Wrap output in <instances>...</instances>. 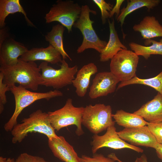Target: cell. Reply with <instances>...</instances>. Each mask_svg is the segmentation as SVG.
<instances>
[{
  "label": "cell",
  "mask_w": 162,
  "mask_h": 162,
  "mask_svg": "<svg viewBox=\"0 0 162 162\" xmlns=\"http://www.w3.org/2000/svg\"><path fill=\"white\" fill-rule=\"evenodd\" d=\"M15 162H48L43 158L33 156L26 153L21 154L15 160Z\"/></svg>",
  "instance_id": "30"
},
{
  "label": "cell",
  "mask_w": 162,
  "mask_h": 162,
  "mask_svg": "<svg viewBox=\"0 0 162 162\" xmlns=\"http://www.w3.org/2000/svg\"><path fill=\"white\" fill-rule=\"evenodd\" d=\"M0 162H15V160L14 158H7L0 156Z\"/></svg>",
  "instance_id": "35"
},
{
  "label": "cell",
  "mask_w": 162,
  "mask_h": 162,
  "mask_svg": "<svg viewBox=\"0 0 162 162\" xmlns=\"http://www.w3.org/2000/svg\"><path fill=\"white\" fill-rule=\"evenodd\" d=\"M10 37L8 28L5 26L0 29V46L4 41Z\"/></svg>",
  "instance_id": "32"
},
{
  "label": "cell",
  "mask_w": 162,
  "mask_h": 162,
  "mask_svg": "<svg viewBox=\"0 0 162 162\" xmlns=\"http://www.w3.org/2000/svg\"><path fill=\"white\" fill-rule=\"evenodd\" d=\"M83 107H75L73 104L71 98L67 99L64 106L53 112H48L49 118L52 127L57 131L70 125L76 127L75 131L78 136L84 133L82 125Z\"/></svg>",
  "instance_id": "6"
},
{
  "label": "cell",
  "mask_w": 162,
  "mask_h": 162,
  "mask_svg": "<svg viewBox=\"0 0 162 162\" xmlns=\"http://www.w3.org/2000/svg\"><path fill=\"white\" fill-rule=\"evenodd\" d=\"M10 91L14 95L15 101V109L14 112L4 125V128L6 132L11 131L18 123L17 119L23 110L35 101L42 99L47 100L56 97L63 95V93L55 89L45 92H33L28 90L20 85H15L10 87Z\"/></svg>",
  "instance_id": "3"
},
{
  "label": "cell",
  "mask_w": 162,
  "mask_h": 162,
  "mask_svg": "<svg viewBox=\"0 0 162 162\" xmlns=\"http://www.w3.org/2000/svg\"><path fill=\"white\" fill-rule=\"evenodd\" d=\"M124 1V0H116V1L115 5L113 7L110 13V18L112 17L115 14H116L117 18L120 12V8L121 6Z\"/></svg>",
  "instance_id": "31"
},
{
  "label": "cell",
  "mask_w": 162,
  "mask_h": 162,
  "mask_svg": "<svg viewBox=\"0 0 162 162\" xmlns=\"http://www.w3.org/2000/svg\"><path fill=\"white\" fill-rule=\"evenodd\" d=\"M94 2L99 8L101 13V19L103 24H104L106 20L110 18V12L113 7L109 3L104 0H93Z\"/></svg>",
  "instance_id": "26"
},
{
  "label": "cell",
  "mask_w": 162,
  "mask_h": 162,
  "mask_svg": "<svg viewBox=\"0 0 162 162\" xmlns=\"http://www.w3.org/2000/svg\"><path fill=\"white\" fill-rule=\"evenodd\" d=\"M81 162H119L101 154H94L92 157L82 155L80 157Z\"/></svg>",
  "instance_id": "27"
},
{
  "label": "cell",
  "mask_w": 162,
  "mask_h": 162,
  "mask_svg": "<svg viewBox=\"0 0 162 162\" xmlns=\"http://www.w3.org/2000/svg\"><path fill=\"white\" fill-rule=\"evenodd\" d=\"M60 53L52 46L49 45L46 48H33L28 50L20 58L26 62H34L43 60L55 64L62 60Z\"/></svg>",
  "instance_id": "15"
},
{
  "label": "cell",
  "mask_w": 162,
  "mask_h": 162,
  "mask_svg": "<svg viewBox=\"0 0 162 162\" xmlns=\"http://www.w3.org/2000/svg\"><path fill=\"white\" fill-rule=\"evenodd\" d=\"M138 159L140 162H148L146 156L144 154L138 158Z\"/></svg>",
  "instance_id": "36"
},
{
  "label": "cell",
  "mask_w": 162,
  "mask_h": 162,
  "mask_svg": "<svg viewBox=\"0 0 162 162\" xmlns=\"http://www.w3.org/2000/svg\"><path fill=\"white\" fill-rule=\"evenodd\" d=\"M28 50L22 43L9 37L0 46V65L1 68L13 66L18 62V58Z\"/></svg>",
  "instance_id": "13"
},
{
  "label": "cell",
  "mask_w": 162,
  "mask_h": 162,
  "mask_svg": "<svg viewBox=\"0 0 162 162\" xmlns=\"http://www.w3.org/2000/svg\"><path fill=\"white\" fill-rule=\"evenodd\" d=\"M61 63L60 68L58 69L48 65L46 62L40 64L38 67L41 72V85L58 90L72 84L74 76L78 71V66L75 65L69 67L64 59Z\"/></svg>",
  "instance_id": "7"
},
{
  "label": "cell",
  "mask_w": 162,
  "mask_h": 162,
  "mask_svg": "<svg viewBox=\"0 0 162 162\" xmlns=\"http://www.w3.org/2000/svg\"><path fill=\"white\" fill-rule=\"evenodd\" d=\"M65 27L61 24L53 26L51 30L45 35V39L61 54L63 59L68 58L72 60L65 51L63 42V35Z\"/></svg>",
  "instance_id": "22"
},
{
  "label": "cell",
  "mask_w": 162,
  "mask_h": 162,
  "mask_svg": "<svg viewBox=\"0 0 162 162\" xmlns=\"http://www.w3.org/2000/svg\"><path fill=\"white\" fill-rule=\"evenodd\" d=\"M134 84H142L149 86L162 94V71L154 77L142 79L136 76L128 81L121 82L118 85L117 89Z\"/></svg>",
  "instance_id": "25"
},
{
  "label": "cell",
  "mask_w": 162,
  "mask_h": 162,
  "mask_svg": "<svg viewBox=\"0 0 162 162\" xmlns=\"http://www.w3.org/2000/svg\"><path fill=\"white\" fill-rule=\"evenodd\" d=\"M119 82L110 71L98 73L93 80L89 92V97L94 99L114 92Z\"/></svg>",
  "instance_id": "12"
},
{
  "label": "cell",
  "mask_w": 162,
  "mask_h": 162,
  "mask_svg": "<svg viewBox=\"0 0 162 162\" xmlns=\"http://www.w3.org/2000/svg\"><path fill=\"white\" fill-rule=\"evenodd\" d=\"M145 44L151 45L145 46L134 42H130L129 46L132 51L138 56H142L146 59H148L152 55H162V38L159 41L152 39L145 40Z\"/></svg>",
  "instance_id": "21"
},
{
  "label": "cell",
  "mask_w": 162,
  "mask_h": 162,
  "mask_svg": "<svg viewBox=\"0 0 162 162\" xmlns=\"http://www.w3.org/2000/svg\"><path fill=\"white\" fill-rule=\"evenodd\" d=\"M92 140L91 145L92 152L94 154L99 149L104 147L115 149L127 148L138 153L143 152L141 148L129 144L122 139L118 135L114 126L108 128L105 133L102 135L94 134Z\"/></svg>",
  "instance_id": "10"
},
{
  "label": "cell",
  "mask_w": 162,
  "mask_h": 162,
  "mask_svg": "<svg viewBox=\"0 0 162 162\" xmlns=\"http://www.w3.org/2000/svg\"><path fill=\"white\" fill-rule=\"evenodd\" d=\"M147 126L158 142L162 144V121L155 123L148 122Z\"/></svg>",
  "instance_id": "29"
},
{
  "label": "cell",
  "mask_w": 162,
  "mask_h": 162,
  "mask_svg": "<svg viewBox=\"0 0 162 162\" xmlns=\"http://www.w3.org/2000/svg\"><path fill=\"white\" fill-rule=\"evenodd\" d=\"M133 113L150 123L162 121V94L159 92L152 100L143 105Z\"/></svg>",
  "instance_id": "16"
},
{
  "label": "cell",
  "mask_w": 162,
  "mask_h": 162,
  "mask_svg": "<svg viewBox=\"0 0 162 162\" xmlns=\"http://www.w3.org/2000/svg\"><path fill=\"white\" fill-rule=\"evenodd\" d=\"M117 133L122 139L134 146H140L155 149L159 144L147 125L124 128Z\"/></svg>",
  "instance_id": "11"
},
{
  "label": "cell",
  "mask_w": 162,
  "mask_h": 162,
  "mask_svg": "<svg viewBox=\"0 0 162 162\" xmlns=\"http://www.w3.org/2000/svg\"><path fill=\"white\" fill-rule=\"evenodd\" d=\"M48 146L54 155L64 162H81L73 147L64 137L58 136L48 140Z\"/></svg>",
  "instance_id": "14"
},
{
  "label": "cell",
  "mask_w": 162,
  "mask_h": 162,
  "mask_svg": "<svg viewBox=\"0 0 162 162\" xmlns=\"http://www.w3.org/2000/svg\"><path fill=\"white\" fill-rule=\"evenodd\" d=\"M160 0H130L128 1L127 5L120 10V13L117 18V21L120 22L122 26L126 17L134 11L142 8L146 7L148 10L153 9L159 5Z\"/></svg>",
  "instance_id": "23"
},
{
  "label": "cell",
  "mask_w": 162,
  "mask_h": 162,
  "mask_svg": "<svg viewBox=\"0 0 162 162\" xmlns=\"http://www.w3.org/2000/svg\"><path fill=\"white\" fill-rule=\"evenodd\" d=\"M3 75L0 72V113L1 114L4 110V105L7 102L5 94L6 92L10 91V87L7 84L3 82Z\"/></svg>",
  "instance_id": "28"
},
{
  "label": "cell",
  "mask_w": 162,
  "mask_h": 162,
  "mask_svg": "<svg viewBox=\"0 0 162 162\" xmlns=\"http://www.w3.org/2000/svg\"><path fill=\"white\" fill-rule=\"evenodd\" d=\"M0 72L3 75V83L10 87L17 83L26 89L37 91L42 82L41 70L36 63L20 58L15 65L0 68Z\"/></svg>",
  "instance_id": "1"
},
{
  "label": "cell",
  "mask_w": 162,
  "mask_h": 162,
  "mask_svg": "<svg viewBox=\"0 0 162 162\" xmlns=\"http://www.w3.org/2000/svg\"><path fill=\"white\" fill-rule=\"evenodd\" d=\"M98 71L97 67L93 63L84 65L78 71L76 77L72 81L78 96L82 97L85 96L89 87L91 76Z\"/></svg>",
  "instance_id": "19"
},
{
  "label": "cell",
  "mask_w": 162,
  "mask_h": 162,
  "mask_svg": "<svg viewBox=\"0 0 162 162\" xmlns=\"http://www.w3.org/2000/svg\"><path fill=\"white\" fill-rule=\"evenodd\" d=\"M108 157H109L111 158H112L114 160L117 161H119V162H123L121 160H119L116 156V154L115 153H112L110 154H109ZM135 162H140L139 159L138 158H137L136 160H135Z\"/></svg>",
  "instance_id": "34"
},
{
  "label": "cell",
  "mask_w": 162,
  "mask_h": 162,
  "mask_svg": "<svg viewBox=\"0 0 162 162\" xmlns=\"http://www.w3.org/2000/svg\"><path fill=\"white\" fill-rule=\"evenodd\" d=\"M110 35L109 40L105 48L100 54V60L106 62L111 59L119 51L123 49H127L126 46L120 41L116 30L115 22L113 18L111 22L108 20Z\"/></svg>",
  "instance_id": "18"
},
{
  "label": "cell",
  "mask_w": 162,
  "mask_h": 162,
  "mask_svg": "<svg viewBox=\"0 0 162 162\" xmlns=\"http://www.w3.org/2000/svg\"><path fill=\"white\" fill-rule=\"evenodd\" d=\"M17 12L21 13L24 15L28 25L31 26L35 27L27 17L26 13L21 5L19 0H0V28L5 26V19L9 14Z\"/></svg>",
  "instance_id": "20"
},
{
  "label": "cell",
  "mask_w": 162,
  "mask_h": 162,
  "mask_svg": "<svg viewBox=\"0 0 162 162\" xmlns=\"http://www.w3.org/2000/svg\"><path fill=\"white\" fill-rule=\"evenodd\" d=\"M90 13L96 15L97 12L91 9L88 5L81 6L80 16L73 26L80 30L83 36L82 43L77 50L78 53L88 49H93L100 53L107 43L101 40L96 34L93 27L94 21L90 17Z\"/></svg>",
  "instance_id": "4"
},
{
  "label": "cell",
  "mask_w": 162,
  "mask_h": 162,
  "mask_svg": "<svg viewBox=\"0 0 162 162\" xmlns=\"http://www.w3.org/2000/svg\"><path fill=\"white\" fill-rule=\"evenodd\" d=\"M110 105L89 104L84 108L82 124L92 133L98 134L115 125V122L113 120Z\"/></svg>",
  "instance_id": "5"
},
{
  "label": "cell",
  "mask_w": 162,
  "mask_h": 162,
  "mask_svg": "<svg viewBox=\"0 0 162 162\" xmlns=\"http://www.w3.org/2000/svg\"><path fill=\"white\" fill-rule=\"evenodd\" d=\"M133 29L145 40L162 37V25L154 16H146L139 23L134 25Z\"/></svg>",
  "instance_id": "17"
},
{
  "label": "cell",
  "mask_w": 162,
  "mask_h": 162,
  "mask_svg": "<svg viewBox=\"0 0 162 162\" xmlns=\"http://www.w3.org/2000/svg\"><path fill=\"white\" fill-rule=\"evenodd\" d=\"M155 150L157 156L162 161V144L159 143Z\"/></svg>",
  "instance_id": "33"
},
{
  "label": "cell",
  "mask_w": 162,
  "mask_h": 162,
  "mask_svg": "<svg viewBox=\"0 0 162 162\" xmlns=\"http://www.w3.org/2000/svg\"><path fill=\"white\" fill-rule=\"evenodd\" d=\"M112 116L118 125L124 128L143 126L147 125L148 123L140 116L122 110L117 111L115 114H112Z\"/></svg>",
  "instance_id": "24"
},
{
  "label": "cell",
  "mask_w": 162,
  "mask_h": 162,
  "mask_svg": "<svg viewBox=\"0 0 162 162\" xmlns=\"http://www.w3.org/2000/svg\"><path fill=\"white\" fill-rule=\"evenodd\" d=\"M81 6L71 0H58L45 16L46 23L57 21L66 28L68 33L79 18Z\"/></svg>",
  "instance_id": "8"
},
{
  "label": "cell",
  "mask_w": 162,
  "mask_h": 162,
  "mask_svg": "<svg viewBox=\"0 0 162 162\" xmlns=\"http://www.w3.org/2000/svg\"><path fill=\"white\" fill-rule=\"evenodd\" d=\"M13 144L20 143L29 133L38 132L45 135L50 140L58 136L50 123L48 113L39 109L23 119L21 123L15 125L10 131Z\"/></svg>",
  "instance_id": "2"
},
{
  "label": "cell",
  "mask_w": 162,
  "mask_h": 162,
  "mask_svg": "<svg viewBox=\"0 0 162 162\" xmlns=\"http://www.w3.org/2000/svg\"><path fill=\"white\" fill-rule=\"evenodd\" d=\"M139 59V56L132 51L122 50L111 59L110 71L121 82L128 81L136 76Z\"/></svg>",
  "instance_id": "9"
}]
</instances>
